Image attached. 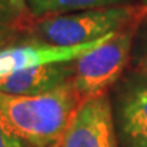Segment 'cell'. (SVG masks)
Listing matches in <instances>:
<instances>
[{
  "instance_id": "6da1fadb",
  "label": "cell",
  "mask_w": 147,
  "mask_h": 147,
  "mask_svg": "<svg viewBox=\"0 0 147 147\" xmlns=\"http://www.w3.org/2000/svg\"><path fill=\"white\" fill-rule=\"evenodd\" d=\"M84 97L72 82L36 95L0 93V110L34 147H59Z\"/></svg>"
},
{
  "instance_id": "7a4b0ae2",
  "label": "cell",
  "mask_w": 147,
  "mask_h": 147,
  "mask_svg": "<svg viewBox=\"0 0 147 147\" xmlns=\"http://www.w3.org/2000/svg\"><path fill=\"white\" fill-rule=\"evenodd\" d=\"M132 15L134 8L127 4L55 14L42 16L34 34L49 44L75 47L124 29L131 25Z\"/></svg>"
},
{
  "instance_id": "3957f363",
  "label": "cell",
  "mask_w": 147,
  "mask_h": 147,
  "mask_svg": "<svg viewBox=\"0 0 147 147\" xmlns=\"http://www.w3.org/2000/svg\"><path fill=\"white\" fill-rule=\"evenodd\" d=\"M134 27L125 26L74 61L72 83L84 98L105 94L125 68L132 45Z\"/></svg>"
},
{
  "instance_id": "277c9868",
  "label": "cell",
  "mask_w": 147,
  "mask_h": 147,
  "mask_svg": "<svg viewBox=\"0 0 147 147\" xmlns=\"http://www.w3.org/2000/svg\"><path fill=\"white\" fill-rule=\"evenodd\" d=\"M59 147H119L115 116L105 94L84 98Z\"/></svg>"
},
{
  "instance_id": "5b68a950",
  "label": "cell",
  "mask_w": 147,
  "mask_h": 147,
  "mask_svg": "<svg viewBox=\"0 0 147 147\" xmlns=\"http://www.w3.org/2000/svg\"><path fill=\"white\" fill-rule=\"evenodd\" d=\"M116 33H110L95 41L86 42L82 45H75V47L55 45L49 42H34L30 45H19V47L1 49L0 51V78L22 71V69L33 68V67L75 61L86 52L94 49L95 47L109 40Z\"/></svg>"
},
{
  "instance_id": "8992f818",
  "label": "cell",
  "mask_w": 147,
  "mask_h": 147,
  "mask_svg": "<svg viewBox=\"0 0 147 147\" xmlns=\"http://www.w3.org/2000/svg\"><path fill=\"white\" fill-rule=\"evenodd\" d=\"M115 125L121 147H147V78L132 79L123 87Z\"/></svg>"
},
{
  "instance_id": "52a82bcc",
  "label": "cell",
  "mask_w": 147,
  "mask_h": 147,
  "mask_svg": "<svg viewBox=\"0 0 147 147\" xmlns=\"http://www.w3.org/2000/svg\"><path fill=\"white\" fill-rule=\"evenodd\" d=\"M74 71V61L22 69L0 78V93L10 95L42 94L72 82Z\"/></svg>"
},
{
  "instance_id": "ba28073f",
  "label": "cell",
  "mask_w": 147,
  "mask_h": 147,
  "mask_svg": "<svg viewBox=\"0 0 147 147\" xmlns=\"http://www.w3.org/2000/svg\"><path fill=\"white\" fill-rule=\"evenodd\" d=\"M27 10L36 18L72 11L124 5L125 0H26Z\"/></svg>"
},
{
  "instance_id": "9c48e42d",
  "label": "cell",
  "mask_w": 147,
  "mask_h": 147,
  "mask_svg": "<svg viewBox=\"0 0 147 147\" xmlns=\"http://www.w3.org/2000/svg\"><path fill=\"white\" fill-rule=\"evenodd\" d=\"M0 147H34L12 128L0 110Z\"/></svg>"
},
{
  "instance_id": "30bf717a",
  "label": "cell",
  "mask_w": 147,
  "mask_h": 147,
  "mask_svg": "<svg viewBox=\"0 0 147 147\" xmlns=\"http://www.w3.org/2000/svg\"><path fill=\"white\" fill-rule=\"evenodd\" d=\"M18 16L11 10L8 3L5 0H0V41L11 32L12 25Z\"/></svg>"
},
{
  "instance_id": "8fae6325",
  "label": "cell",
  "mask_w": 147,
  "mask_h": 147,
  "mask_svg": "<svg viewBox=\"0 0 147 147\" xmlns=\"http://www.w3.org/2000/svg\"><path fill=\"white\" fill-rule=\"evenodd\" d=\"M8 5L11 7V10L14 11V14H15L18 18L27 10V3L26 0H5Z\"/></svg>"
},
{
  "instance_id": "7c38bea8",
  "label": "cell",
  "mask_w": 147,
  "mask_h": 147,
  "mask_svg": "<svg viewBox=\"0 0 147 147\" xmlns=\"http://www.w3.org/2000/svg\"><path fill=\"white\" fill-rule=\"evenodd\" d=\"M143 68H144V71L147 74V51L144 53V57H143Z\"/></svg>"
},
{
  "instance_id": "4fadbf2b",
  "label": "cell",
  "mask_w": 147,
  "mask_h": 147,
  "mask_svg": "<svg viewBox=\"0 0 147 147\" xmlns=\"http://www.w3.org/2000/svg\"><path fill=\"white\" fill-rule=\"evenodd\" d=\"M143 4H144V5L147 7V0H143Z\"/></svg>"
}]
</instances>
